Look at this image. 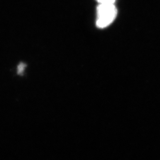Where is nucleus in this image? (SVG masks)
<instances>
[{
    "instance_id": "nucleus-3",
    "label": "nucleus",
    "mask_w": 160,
    "mask_h": 160,
    "mask_svg": "<svg viewBox=\"0 0 160 160\" xmlns=\"http://www.w3.org/2000/svg\"><path fill=\"white\" fill-rule=\"evenodd\" d=\"M100 4L103 3H109V4H114L115 0H97Z\"/></svg>"
},
{
    "instance_id": "nucleus-2",
    "label": "nucleus",
    "mask_w": 160,
    "mask_h": 160,
    "mask_svg": "<svg viewBox=\"0 0 160 160\" xmlns=\"http://www.w3.org/2000/svg\"><path fill=\"white\" fill-rule=\"evenodd\" d=\"M24 68H25V65H24V64H20L19 65V67H18V74H22V72L24 71Z\"/></svg>"
},
{
    "instance_id": "nucleus-1",
    "label": "nucleus",
    "mask_w": 160,
    "mask_h": 160,
    "mask_svg": "<svg viewBox=\"0 0 160 160\" xmlns=\"http://www.w3.org/2000/svg\"><path fill=\"white\" fill-rule=\"evenodd\" d=\"M117 12L114 4H100L97 8V27L104 28L109 26L116 17Z\"/></svg>"
}]
</instances>
